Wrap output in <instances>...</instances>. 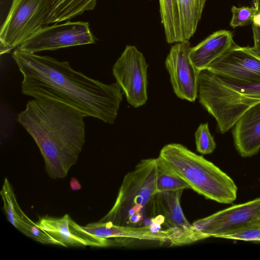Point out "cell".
<instances>
[{"instance_id":"28","label":"cell","mask_w":260,"mask_h":260,"mask_svg":"<svg viewBox=\"0 0 260 260\" xmlns=\"http://www.w3.org/2000/svg\"><path fill=\"white\" fill-rule=\"evenodd\" d=\"M252 24L260 26V12H257L253 17Z\"/></svg>"},{"instance_id":"5","label":"cell","mask_w":260,"mask_h":260,"mask_svg":"<svg viewBox=\"0 0 260 260\" xmlns=\"http://www.w3.org/2000/svg\"><path fill=\"white\" fill-rule=\"evenodd\" d=\"M156 174V158L141 160L124 176L113 206L99 221L128 226L132 216L142 215L144 208L157 192Z\"/></svg>"},{"instance_id":"26","label":"cell","mask_w":260,"mask_h":260,"mask_svg":"<svg viewBox=\"0 0 260 260\" xmlns=\"http://www.w3.org/2000/svg\"><path fill=\"white\" fill-rule=\"evenodd\" d=\"M254 45L252 47L254 51L260 56V26L252 24Z\"/></svg>"},{"instance_id":"13","label":"cell","mask_w":260,"mask_h":260,"mask_svg":"<svg viewBox=\"0 0 260 260\" xmlns=\"http://www.w3.org/2000/svg\"><path fill=\"white\" fill-rule=\"evenodd\" d=\"M159 225L152 223L150 225L135 228L115 225L110 221H98L85 226L80 225V228L92 236L108 240L114 245L120 242V240L126 239L160 242L169 241L168 237L159 230Z\"/></svg>"},{"instance_id":"7","label":"cell","mask_w":260,"mask_h":260,"mask_svg":"<svg viewBox=\"0 0 260 260\" xmlns=\"http://www.w3.org/2000/svg\"><path fill=\"white\" fill-rule=\"evenodd\" d=\"M93 43L95 38L88 22L68 21L43 27L17 48L22 51L36 53Z\"/></svg>"},{"instance_id":"11","label":"cell","mask_w":260,"mask_h":260,"mask_svg":"<svg viewBox=\"0 0 260 260\" xmlns=\"http://www.w3.org/2000/svg\"><path fill=\"white\" fill-rule=\"evenodd\" d=\"M189 41L172 46L165 61L170 81L176 95L182 100L194 102L198 94L199 71L189 57Z\"/></svg>"},{"instance_id":"3","label":"cell","mask_w":260,"mask_h":260,"mask_svg":"<svg viewBox=\"0 0 260 260\" xmlns=\"http://www.w3.org/2000/svg\"><path fill=\"white\" fill-rule=\"evenodd\" d=\"M198 96L216 120L220 133L224 134L246 111L260 103V83L238 82L204 69L199 74Z\"/></svg>"},{"instance_id":"19","label":"cell","mask_w":260,"mask_h":260,"mask_svg":"<svg viewBox=\"0 0 260 260\" xmlns=\"http://www.w3.org/2000/svg\"><path fill=\"white\" fill-rule=\"evenodd\" d=\"M207 0H178L181 42L195 33Z\"/></svg>"},{"instance_id":"16","label":"cell","mask_w":260,"mask_h":260,"mask_svg":"<svg viewBox=\"0 0 260 260\" xmlns=\"http://www.w3.org/2000/svg\"><path fill=\"white\" fill-rule=\"evenodd\" d=\"M183 190L158 192L152 199L153 214L162 215L165 218L164 224L167 228L192 225L186 218L180 205Z\"/></svg>"},{"instance_id":"22","label":"cell","mask_w":260,"mask_h":260,"mask_svg":"<svg viewBox=\"0 0 260 260\" xmlns=\"http://www.w3.org/2000/svg\"><path fill=\"white\" fill-rule=\"evenodd\" d=\"M161 232L168 237L169 241L171 242V245L190 244L206 238L192 224L190 226L167 228Z\"/></svg>"},{"instance_id":"17","label":"cell","mask_w":260,"mask_h":260,"mask_svg":"<svg viewBox=\"0 0 260 260\" xmlns=\"http://www.w3.org/2000/svg\"><path fill=\"white\" fill-rule=\"evenodd\" d=\"M97 0H51L46 24L58 23L94 9Z\"/></svg>"},{"instance_id":"12","label":"cell","mask_w":260,"mask_h":260,"mask_svg":"<svg viewBox=\"0 0 260 260\" xmlns=\"http://www.w3.org/2000/svg\"><path fill=\"white\" fill-rule=\"evenodd\" d=\"M36 223L62 246L107 247L112 246V242L108 240L92 236L83 232L80 225L68 214L61 217L46 216L41 218Z\"/></svg>"},{"instance_id":"8","label":"cell","mask_w":260,"mask_h":260,"mask_svg":"<svg viewBox=\"0 0 260 260\" xmlns=\"http://www.w3.org/2000/svg\"><path fill=\"white\" fill-rule=\"evenodd\" d=\"M143 54L133 45H127L112 68L116 82L133 107L144 105L147 99V69Z\"/></svg>"},{"instance_id":"24","label":"cell","mask_w":260,"mask_h":260,"mask_svg":"<svg viewBox=\"0 0 260 260\" xmlns=\"http://www.w3.org/2000/svg\"><path fill=\"white\" fill-rule=\"evenodd\" d=\"M231 11L232 17L230 24L233 28L252 23L253 17L257 12L254 6L237 7L233 6Z\"/></svg>"},{"instance_id":"27","label":"cell","mask_w":260,"mask_h":260,"mask_svg":"<svg viewBox=\"0 0 260 260\" xmlns=\"http://www.w3.org/2000/svg\"><path fill=\"white\" fill-rule=\"evenodd\" d=\"M70 186L73 191L79 190L81 188V185L79 181L75 178H72L70 181Z\"/></svg>"},{"instance_id":"29","label":"cell","mask_w":260,"mask_h":260,"mask_svg":"<svg viewBox=\"0 0 260 260\" xmlns=\"http://www.w3.org/2000/svg\"><path fill=\"white\" fill-rule=\"evenodd\" d=\"M252 226H260V216L258 217L256 219H255L254 220L251 222L246 227Z\"/></svg>"},{"instance_id":"30","label":"cell","mask_w":260,"mask_h":260,"mask_svg":"<svg viewBox=\"0 0 260 260\" xmlns=\"http://www.w3.org/2000/svg\"><path fill=\"white\" fill-rule=\"evenodd\" d=\"M254 7L257 12H260V0H253Z\"/></svg>"},{"instance_id":"2","label":"cell","mask_w":260,"mask_h":260,"mask_svg":"<svg viewBox=\"0 0 260 260\" xmlns=\"http://www.w3.org/2000/svg\"><path fill=\"white\" fill-rule=\"evenodd\" d=\"M85 116L49 99L28 101L17 120L34 140L52 179L66 177L78 160L85 142Z\"/></svg>"},{"instance_id":"31","label":"cell","mask_w":260,"mask_h":260,"mask_svg":"<svg viewBox=\"0 0 260 260\" xmlns=\"http://www.w3.org/2000/svg\"><path fill=\"white\" fill-rule=\"evenodd\" d=\"M259 182H260V178H259Z\"/></svg>"},{"instance_id":"23","label":"cell","mask_w":260,"mask_h":260,"mask_svg":"<svg viewBox=\"0 0 260 260\" xmlns=\"http://www.w3.org/2000/svg\"><path fill=\"white\" fill-rule=\"evenodd\" d=\"M197 151L202 154H209L213 152L216 143L211 135L207 123L200 124L195 132Z\"/></svg>"},{"instance_id":"9","label":"cell","mask_w":260,"mask_h":260,"mask_svg":"<svg viewBox=\"0 0 260 260\" xmlns=\"http://www.w3.org/2000/svg\"><path fill=\"white\" fill-rule=\"evenodd\" d=\"M260 216V197L196 220L192 225L206 238L222 236L245 228Z\"/></svg>"},{"instance_id":"21","label":"cell","mask_w":260,"mask_h":260,"mask_svg":"<svg viewBox=\"0 0 260 260\" xmlns=\"http://www.w3.org/2000/svg\"><path fill=\"white\" fill-rule=\"evenodd\" d=\"M156 184L157 192L190 188L160 156L156 158Z\"/></svg>"},{"instance_id":"4","label":"cell","mask_w":260,"mask_h":260,"mask_svg":"<svg viewBox=\"0 0 260 260\" xmlns=\"http://www.w3.org/2000/svg\"><path fill=\"white\" fill-rule=\"evenodd\" d=\"M160 156L194 191L222 204H231L237 198L233 180L211 161L177 143L164 146Z\"/></svg>"},{"instance_id":"15","label":"cell","mask_w":260,"mask_h":260,"mask_svg":"<svg viewBox=\"0 0 260 260\" xmlns=\"http://www.w3.org/2000/svg\"><path fill=\"white\" fill-rule=\"evenodd\" d=\"M234 43L231 31L226 30L216 31L197 46L191 48L190 59L197 70L201 71L206 69Z\"/></svg>"},{"instance_id":"18","label":"cell","mask_w":260,"mask_h":260,"mask_svg":"<svg viewBox=\"0 0 260 260\" xmlns=\"http://www.w3.org/2000/svg\"><path fill=\"white\" fill-rule=\"evenodd\" d=\"M1 194L8 219L17 229L26 235L34 222L19 206L13 187L7 178L4 182Z\"/></svg>"},{"instance_id":"6","label":"cell","mask_w":260,"mask_h":260,"mask_svg":"<svg viewBox=\"0 0 260 260\" xmlns=\"http://www.w3.org/2000/svg\"><path fill=\"white\" fill-rule=\"evenodd\" d=\"M51 0H13L0 31L1 54L9 53L46 24Z\"/></svg>"},{"instance_id":"1","label":"cell","mask_w":260,"mask_h":260,"mask_svg":"<svg viewBox=\"0 0 260 260\" xmlns=\"http://www.w3.org/2000/svg\"><path fill=\"white\" fill-rule=\"evenodd\" d=\"M12 57L23 76V94L56 101L76 109L85 117L114 123L123 94L117 82L103 83L74 70L68 61L18 48Z\"/></svg>"},{"instance_id":"25","label":"cell","mask_w":260,"mask_h":260,"mask_svg":"<svg viewBox=\"0 0 260 260\" xmlns=\"http://www.w3.org/2000/svg\"><path fill=\"white\" fill-rule=\"evenodd\" d=\"M232 240L260 242V226H252L242 229L222 237Z\"/></svg>"},{"instance_id":"14","label":"cell","mask_w":260,"mask_h":260,"mask_svg":"<svg viewBox=\"0 0 260 260\" xmlns=\"http://www.w3.org/2000/svg\"><path fill=\"white\" fill-rule=\"evenodd\" d=\"M234 145L243 157H251L260 150V103L246 111L234 125Z\"/></svg>"},{"instance_id":"20","label":"cell","mask_w":260,"mask_h":260,"mask_svg":"<svg viewBox=\"0 0 260 260\" xmlns=\"http://www.w3.org/2000/svg\"><path fill=\"white\" fill-rule=\"evenodd\" d=\"M161 21L168 43L181 42L178 0H158Z\"/></svg>"},{"instance_id":"10","label":"cell","mask_w":260,"mask_h":260,"mask_svg":"<svg viewBox=\"0 0 260 260\" xmlns=\"http://www.w3.org/2000/svg\"><path fill=\"white\" fill-rule=\"evenodd\" d=\"M206 69L238 82L260 83V56L249 46L241 47L235 43Z\"/></svg>"}]
</instances>
